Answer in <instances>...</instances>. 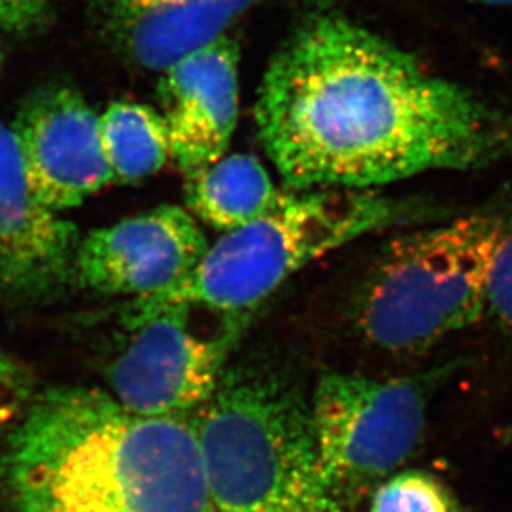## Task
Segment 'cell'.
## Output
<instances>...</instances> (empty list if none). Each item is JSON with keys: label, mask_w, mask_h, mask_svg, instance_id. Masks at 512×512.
Listing matches in <instances>:
<instances>
[{"label": "cell", "mask_w": 512, "mask_h": 512, "mask_svg": "<svg viewBox=\"0 0 512 512\" xmlns=\"http://www.w3.org/2000/svg\"><path fill=\"white\" fill-rule=\"evenodd\" d=\"M12 512H215L192 419L133 413L104 389H47L0 459Z\"/></svg>", "instance_id": "7a4b0ae2"}, {"label": "cell", "mask_w": 512, "mask_h": 512, "mask_svg": "<svg viewBox=\"0 0 512 512\" xmlns=\"http://www.w3.org/2000/svg\"><path fill=\"white\" fill-rule=\"evenodd\" d=\"M12 132L30 187L55 212L79 207L114 182L100 143V115L69 87L30 95Z\"/></svg>", "instance_id": "9c48e42d"}, {"label": "cell", "mask_w": 512, "mask_h": 512, "mask_svg": "<svg viewBox=\"0 0 512 512\" xmlns=\"http://www.w3.org/2000/svg\"><path fill=\"white\" fill-rule=\"evenodd\" d=\"M185 180V208L198 222L222 233L247 227L286 193L276 188L263 163L248 153L225 155Z\"/></svg>", "instance_id": "4fadbf2b"}, {"label": "cell", "mask_w": 512, "mask_h": 512, "mask_svg": "<svg viewBox=\"0 0 512 512\" xmlns=\"http://www.w3.org/2000/svg\"><path fill=\"white\" fill-rule=\"evenodd\" d=\"M190 308L128 326L132 338L107 370L109 393L133 413L192 419L210 401L232 353L235 331L203 336Z\"/></svg>", "instance_id": "52a82bcc"}, {"label": "cell", "mask_w": 512, "mask_h": 512, "mask_svg": "<svg viewBox=\"0 0 512 512\" xmlns=\"http://www.w3.org/2000/svg\"><path fill=\"white\" fill-rule=\"evenodd\" d=\"M100 143L114 182H140L172 160L167 125L160 112L147 105H110L100 115Z\"/></svg>", "instance_id": "5bb4252c"}, {"label": "cell", "mask_w": 512, "mask_h": 512, "mask_svg": "<svg viewBox=\"0 0 512 512\" xmlns=\"http://www.w3.org/2000/svg\"><path fill=\"white\" fill-rule=\"evenodd\" d=\"M208 247L207 235L187 208L160 205L90 233L77 250L75 278L105 295L140 300L185 280Z\"/></svg>", "instance_id": "ba28073f"}, {"label": "cell", "mask_w": 512, "mask_h": 512, "mask_svg": "<svg viewBox=\"0 0 512 512\" xmlns=\"http://www.w3.org/2000/svg\"><path fill=\"white\" fill-rule=\"evenodd\" d=\"M488 316L512 336V218L499 238L489 285Z\"/></svg>", "instance_id": "2e32d148"}, {"label": "cell", "mask_w": 512, "mask_h": 512, "mask_svg": "<svg viewBox=\"0 0 512 512\" xmlns=\"http://www.w3.org/2000/svg\"><path fill=\"white\" fill-rule=\"evenodd\" d=\"M238 99V49L227 35L163 70L158 112L183 177L227 155L237 128Z\"/></svg>", "instance_id": "8fae6325"}, {"label": "cell", "mask_w": 512, "mask_h": 512, "mask_svg": "<svg viewBox=\"0 0 512 512\" xmlns=\"http://www.w3.org/2000/svg\"><path fill=\"white\" fill-rule=\"evenodd\" d=\"M471 2L484 5H512V0H471Z\"/></svg>", "instance_id": "d6986e66"}, {"label": "cell", "mask_w": 512, "mask_h": 512, "mask_svg": "<svg viewBox=\"0 0 512 512\" xmlns=\"http://www.w3.org/2000/svg\"><path fill=\"white\" fill-rule=\"evenodd\" d=\"M310 399L273 356L228 361L192 418L215 512H353L321 468Z\"/></svg>", "instance_id": "3957f363"}, {"label": "cell", "mask_w": 512, "mask_h": 512, "mask_svg": "<svg viewBox=\"0 0 512 512\" xmlns=\"http://www.w3.org/2000/svg\"><path fill=\"white\" fill-rule=\"evenodd\" d=\"M256 0H89L99 24L130 59L160 72L212 44Z\"/></svg>", "instance_id": "7c38bea8"}, {"label": "cell", "mask_w": 512, "mask_h": 512, "mask_svg": "<svg viewBox=\"0 0 512 512\" xmlns=\"http://www.w3.org/2000/svg\"><path fill=\"white\" fill-rule=\"evenodd\" d=\"M508 222L479 210L389 238L351 288L353 335L378 355L414 358L488 316L494 255Z\"/></svg>", "instance_id": "277c9868"}, {"label": "cell", "mask_w": 512, "mask_h": 512, "mask_svg": "<svg viewBox=\"0 0 512 512\" xmlns=\"http://www.w3.org/2000/svg\"><path fill=\"white\" fill-rule=\"evenodd\" d=\"M418 215L411 203L383 197L375 190L286 192L255 222L223 233L177 286L133 300L125 325H137L172 308L243 315L321 256Z\"/></svg>", "instance_id": "5b68a950"}, {"label": "cell", "mask_w": 512, "mask_h": 512, "mask_svg": "<svg viewBox=\"0 0 512 512\" xmlns=\"http://www.w3.org/2000/svg\"><path fill=\"white\" fill-rule=\"evenodd\" d=\"M74 223L30 187L12 128L0 124V300H39L75 276Z\"/></svg>", "instance_id": "30bf717a"}, {"label": "cell", "mask_w": 512, "mask_h": 512, "mask_svg": "<svg viewBox=\"0 0 512 512\" xmlns=\"http://www.w3.org/2000/svg\"><path fill=\"white\" fill-rule=\"evenodd\" d=\"M368 512H463V506L436 474L408 469L391 474L376 488Z\"/></svg>", "instance_id": "9a60e30c"}, {"label": "cell", "mask_w": 512, "mask_h": 512, "mask_svg": "<svg viewBox=\"0 0 512 512\" xmlns=\"http://www.w3.org/2000/svg\"><path fill=\"white\" fill-rule=\"evenodd\" d=\"M459 363L413 378L326 371L311 389L321 468L343 503H360L398 473L423 441L429 396Z\"/></svg>", "instance_id": "8992f818"}, {"label": "cell", "mask_w": 512, "mask_h": 512, "mask_svg": "<svg viewBox=\"0 0 512 512\" xmlns=\"http://www.w3.org/2000/svg\"><path fill=\"white\" fill-rule=\"evenodd\" d=\"M27 401V380L19 365L0 350V434L20 419Z\"/></svg>", "instance_id": "e0dca14e"}, {"label": "cell", "mask_w": 512, "mask_h": 512, "mask_svg": "<svg viewBox=\"0 0 512 512\" xmlns=\"http://www.w3.org/2000/svg\"><path fill=\"white\" fill-rule=\"evenodd\" d=\"M288 187L371 190L512 158V114L351 20H310L271 60L255 105Z\"/></svg>", "instance_id": "6da1fadb"}, {"label": "cell", "mask_w": 512, "mask_h": 512, "mask_svg": "<svg viewBox=\"0 0 512 512\" xmlns=\"http://www.w3.org/2000/svg\"><path fill=\"white\" fill-rule=\"evenodd\" d=\"M49 10V0H0V29L25 35L39 29Z\"/></svg>", "instance_id": "ac0fdd59"}]
</instances>
